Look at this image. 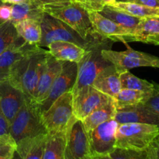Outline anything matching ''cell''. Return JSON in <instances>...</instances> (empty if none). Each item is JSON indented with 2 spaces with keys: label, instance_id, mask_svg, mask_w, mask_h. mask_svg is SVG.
I'll return each mask as SVG.
<instances>
[{
  "label": "cell",
  "instance_id": "cell-42",
  "mask_svg": "<svg viewBox=\"0 0 159 159\" xmlns=\"http://www.w3.org/2000/svg\"><path fill=\"white\" fill-rule=\"evenodd\" d=\"M115 1H116V2H126L128 0H115Z\"/></svg>",
  "mask_w": 159,
  "mask_h": 159
},
{
  "label": "cell",
  "instance_id": "cell-24",
  "mask_svg": "<svg viewBox=\"0 0 159 159\" xmlns=\"http://www.w3.org/2000/svg\"><path fill=\"white\" fill-rule=\"evenodd\" d=\"M116 106L113 99L105 105L92 112L86 117L82 120V122L87 133L89 134L95 127L100 125L102 123L109 120L113 119L116 113Z\"/></svg>",
  "mask_w": 159,
  "mask_h": 159
},
{
  "label": "cell",
  "instance_id": "cell-7",
  "mask_svg": "<svg viewBox=\"0 0 159 159\" xmlns=\"http://www.w3.org/2000/svg\"><path fill=\"white\" fill-rule=\"evenodd\" d=\"M65 159H92L88 133L81 120L75 116L70 120L65 132Z\"/></svg>",
  "mask_w": 159,
  "mask_h": 159
},
{
  "label": "cell",
  "instance_id": "cell-43",
  "mask_svg": "<svg viewBox=\"0 0 159 159\" xmlns=\"http://www.w3.org/2000/svg\"><path fill=\"white\" fill-rule=\"evenodd\" d=\"M2 2H1V1H0V5H1V4H2ZM3 23V22H2V21H1V20H0V23Z\"/></svg>",
  "mask_w": 159,
  "mask_h": 159
},
{
  "label": "cell",
  "instance_id": "cell-39",
  "mask_svg": "<svg viewBox=\"0 0 159 159\" xmlns=\"http://www.w3.org/2000/svg\"><path fill=\"white\" fill-rule=\"evenodd\" d=\"M36 1L40 3V5H42V6H43V5L54 4V3L62 2L71 1V0H36Z\"/></svg>",
  "mask_w": 159,
  "mask_h": 159
},
{
  "label": "cell",
  "instance_id": "cell-30",
  "mask_svg": "<svg viewBox=\"0 0 159 159\" xmlns=\"http://www.w3.org/2000/svg\"><path fill=\"white\" fill-rule=\"evenodd\" d=\"M111 6L127 12L134 16L144 18V17L159 16V8H151L137 3L129 2H115Z\"/></svg>",
  "mask_w": 159,
  "mask_h": 159
},
{
  "label": "cell",
  "instance_id": "cell-27",
  "mask_svg": "<svg viewBox=\"0 0 159 159\" xmlns=\"http://www.w3.org/2000/svg\"><path fill=\"white\" fill-rule=\"evenodd\" d=\"M153 91L141 92L122 89L120 93L116 95V97L113 99L116 108H122V107H129V106L142 104L152 96Z\"/></svg>",
  "mask_w": 159,
  "mask_h": 159
},
{
  "label": "cell",
  "instance_id": "cell-25",
  "mask_svg": "<svg viewBox=\"0 0 159 159\" xmlns=\"http://www.w3.org/2000/svg\"><path fill=\"white\" fill-rule=\"evenodd\" d=\"M18 35L29 44L38 45L41 38L40 22L26 20L13 23Z\"/></svg>",
  "mask_w": 159,
  "mask_h": 159
},
{
  "label": "cell",
  "instance_id": "cell-12",
  "mask_svg": "<svg viewBox=\"0 0 159 159\" xmlns=\"http://www.w3.org/2000/svg\"><path fill=\"white\" fill-rule=\"evenodd\" d=\"M112 99L113 98L99 92L93 85L85 87L73 95L74 116L82 120L92 112Z\"/></svg>",
  "mask_w": 159,
  "mask_h": 159
},
{
  "label": "cell",
  "instance_id": "cell-38",
  "mask_svg": "<svg viewBox=\"0 0 159 159\" xmlns=\"http://www.w3.org/2000/svg\"><path fill=\"white\" fill-rule=\"evenodd\" d=\"M9 134V124L0 111V136Z\"/></svg>",
  "mask_w": 159,
  "mask_h": 159
},
{
  "label": "cell",
  "instance_id": "cell-44",
  "mask_svg": "<svg viewBox=\"0 0 159 159\" xmlns=\"http://www.w3.org/2000/svg\"><path fill=\"white\" fill-rule=\"evenodd\" d=\"M158 140H159V137H158Z\"/></svg>",
  "mask_w": 159,
  "mask_h": 159
},
{
  "label": "cell",
  "instance_id": "cell-11",
  "mask_svg": "<svg viewBox=\"0 0 159 159\" xmlns=\"http://www.w3.org/2000/svg\"><path fill=\"white\" fill-rule=\"evenodd\" d=\"M118 123L109 120L95 127L88 134L92 155H110L116 148V131Z\"/></svg>",
  "mask_w": 159,
  "mask_h": 159
},
{
  "label": "cell",
  "instance_id": "cell-32",
  "mask_svg": "<svg viewBox=\"0 0 159 159\" xmlns=\"http://www.w3.org/2000/svg\"><path fill=\"white\" fill-rule=\"evenodd\" d=\"M113 159H149L147 151L115 148L110 154Z\"/></svg>",
  "mask_w": 159,
  "mask_h": 159
},
{
  "label": "cell",
  "instance_id": "cell-10",
  "mask_svg": "<svg viewBox=\"0 0 159 159\" xmlns=\"http://www.w3.org/2000/svg\"><path fill=\"white\" fill-rule=\"evenodd\" d=\"M78 65L75 62L63 61L61 70L56 77L49 90L48 97L40 103L41 112L46 111L53 102L64 93L72 92L76 82Z\"/></svg>",
  "mask_w": 159,
  "mask_h": 159
},
{
  "label": "cell",
  "instance_id": "cell-19",
  "mask_svg": "<svg viewBox=\"0 0 159 159\" xmlns=\"http://www.w3.org/2000/svg\"><path fill=\"white\" fill-rule=\"evenodd\" d=\"M128 42L159 45V16L141 18Z\"/></svg>",
  "mask_w": 159,
  "mask_h": 159
},
{
  "label": "cell",
  "instance_id": "cell-16",
  "mask_svg": "<svg viewBox=\"0 0 159 159\" xmlns=\"http://www.w3.org/2000/svg\"><path fill=\"white\" fill-rule=\"evenodd\" d=\"M113 119L118 123V124L141 123L155 124L159 127L158 116L152 113L143 104L116 108Z\"/></svg>",
  "mask_w": 159,
  "mask_h": 159
},
{
  "label": "cell",
  "instance_id": "cell-6",
  "mask_svg": "<svg viewBox=\"0 0 159 159\" xmlns=\"http://www.w3.org/2000/svg\"><path fill=\"white\" fill-rule=\"evenodd\" d=\"M41 26V38L39 43V47H48L54 41H68L79 45L86 49L91 41L82 38L72 28L61 21L58 19L51 16L44 12L43 19L40 22Z\"/></svg>",
  "mask_w": 159,
  "mask_h": 159
},
{
  "label": "cell",
  "instance_id": "cell-36",
  "mask_svg": "<svg viewBox=\"0 0 159 159\" xmlns=\"http://www.w3.org/2000/svg\"><path fill=\"white\" fill-rule=\"evenodd\" d=\"M11 13H12V5L2 3L0 5V20L2 22H6L10 20Z\"/></svg>",
  "mask_w": 159,
  "mask_h": 159
},
{
  "label": "cell",
  "instance_id": "cell-4",
  "mask_svg": "<svg viewBox=\"0 0 159 159\" xmlns=\"http://www.w3.org/2000/svg\"><path fill=\"white\" fill-rule=\"evenodd\" d=\"M48 132L43 124L40 103L26 97L24 102L9 126V134L16 144L22 140Z\"/></svg>",
  "mask_w": 159,
  "mask_h": 159
},
{
  "label": "cell",
  "instance_id": "cell-31",
  "mask_svg": "<svg viewBox=\"0 0 159 159\" xmlns=\"http://www.w3.org/2000/svg\"><path fill=\"white\" fill-rule=\"evenodd\" d=\"M17 144L9 134L0 136V159H13Z\"/></svg>",
  "mask_w": 159,
  "mask_h": 159
},
{
  "label": "cell",
  "instance_id": "cell-29",
  "mask_svg": "<svg viewBox=\"0 0 159 159\" xmlns=\"http://www.w3.org/2000/svg\"><path fill=\"white\" fill-rule=\"evenodd\" d=\"M21 41H23V40L18 35L15 26L11 20L0 23V54Z\"/></svg>",
  "mask_w": 159,
  "mask_h": 159
},
{
  "label": "cell",
  "instance_id": "cell-2",
  "mask_svg": "<svg viewBox=\"0 0 159 159\" xmlns=\"http://www.w3.org/2000/svg\"><path fill=\"white\" fill-rule=\"evenodd\" d=\"M113 41L96 36L86 48L83 57L78 62L76 82L72 89V95L82 89L93 85L96 76L102 69L112 65L102 56V51L110 48Z\"/></svg>",
  "mask_w": 159,
  "mask_h": 159
},
{
  "label": "cell",
  "instance_id": "cell-41",
  "mask_svg": "<svg viewBox=\"0 0 159 159\" xmlns=\"http://www.w3.org/2000/svg\"><path fill=\"white\" fill-rule=\"evenodd\" d=\"M92 159H113L110 157V155H96L93 156Z\"/></svg>",
  "mask_w": 159,
  "mask_h": 159
},
{
  "label": "cell",
  "instance_id": "cell-33",
  "mask_svg": "<svg viewBox=\"0 0 159 159\" xmlns=\"http://www.w3.org/2000/svg\"><path fill=\"white\" fill-rule=\"evenodd\" d=\"M88 11L100 12L105 6H111L116 2L115 0H77Z\"/></svg>",
  "mask_w": 159,
  "mask_h": 159
},
{
  "label": "cell",
  "instance_id": "cell-8",
  "mask_svg": "<svg viewBox=\"0 0 159 159\" xmlns=\"http://www.w3.org/2000/svg\"><path fill=\"white\" fill-rule=\"evenodd\" d=\"M125 44L127 46V43ZM102 54L121 72L138 67L159 68V57L147 53L135 51L129 46H127V49L124 51H115L110 48L103 49Z\"/></svg>",
  "mask_w": 159,
  "mask_h": 159
},
{
  "label": "cell",
  "instance_id": "cell-21",
  "mask_svg": "<svg viewBox=\"0 0 159 159\" xmlns=\"http://www.w3.org/2000/svg\"><path fill=\"white\" fill-rule=\"evenodd\" d=\"M48 134H41L34 138H27L17 144L18 159H43Z\"/></svg>",
  "mask_w": 159,
  "mask_h": 159
},
{
  "label": "cell",
  "instance_id": "cell-26",
  "mask_svg": "<svg viewBox=\"0 0 159 159\" xmlns=\"http://www.w3.org/2000/svg\"><path fill=\"white\" fill-rule=\"evenodd\" d=\"M65 132L66 130L48 134L43 159H65Z\"/></svg>",
  "mask_w": 159,
  "mask_h": 159
},
{
  "label": "cell",
  "instance_id": "cell-20",
  "mask_svg": "<svg viewBox=\"0 0 159 159\" xmlns=\"http://www.w3.org/2000/svg\"><path fill=\"white\" fill-rule=\"evenodd\" d=\"M49 53L56 59L61 61L78 63L85 54V48L68 41H54L48 46Z\"/></svg>",
  "mask_w": 159,
  "mask_h": 159
},
{
  "label": "cell",
  "instance_id": "cell-1",
  "mask_svg": "<svg viewBox=\"0 0 159 159\" xmlns=\"http://www.w3.org/2000/svg\"><path fill=\"white\" fill-rule=\"evenodd\" d=\"M47 53L48 51L37 46L14 65L9 75L8 81L29 99H34V91Z\"/></svg>",
  "mask_w": 159,
  "mask_h": 159
},
{
  "label": "cell",
  "instance_id": "cell-23",
  "mask_svg": "<svg viewBox=\"0 0 159 159\" xmlns=\"http://www.w3.org/2000/svg\"><path fill=\"white\" fill-rule=\"evenodd\" d=\"M99 12L103 16L110 19L112 21L116 23V24L120 26L121 27L125 29L131 35L134 33L135 30L138 27L141 19L139 17L130 15V14L116 9L111 6H105Z\"/></svg>",
  "mask_w": 159,
  "mask_h": 159
},
{
  "label": "cell",
  "instance_id": "cell-5",
  "mask_svg": "<svg viewBox=\"0 0 159 159\" xmlns=\"http://www.w3.org/2000/svg\"><path fill=\"white\" fill-rule=\"evenodd\" d=\"M159 137V127L155 124L130 123L118 124L116 148L145 150Z\"/></svg>",
  "mask_w": 159,
  "mask_h": 159
},
{
  "label": "cell",
  "instance_id": "cell-40",
  "mask_svg": "<svg viewBox=\"0 0 159 159\" xmlns=\"http://www.w3.org/2000/svg\"><path fill=\"white\" fill-rule=\"evenodd\" d=\"M2 2L6 3V4L9 5H16V4H20V3L24 2L26 0H0Z\"/></svg>",
  "mask_w": 159,
  "mask_h": 159
},
{
  "label": "cell",
  "instance_id": "cell-3",
  "mask_svg": "<svg viewBox=\"0 0 159 159\" xmlns=\"http://www.w3.org/2000/svg\"><path fill=\"white\" fill-rule=\"evenodd\" d=\"M43 9L44 12L66 23L88 41L97 35L93 32L89 11L79 2L71 0L43 5Z\"/></svg>",
  "mask_w": 159,
  "mask_h": 159
},
{
  "label": "cell",
  "instance_id": "cell-22",
  "mask_svg": "<svg viewBox=\"0 0 159 159\" xmlns=\"http://www.w3.org/2000/svg\"><path fill=\"white\" fill-rule=\"evenodd\" d=\"M44 15L43 6L36 0H26L20 4L12 5L10 20L12 23L26 20L41 22Z\"/></svg>",
  "mask_w": 159,
  "mask_h": 159
},
{
  "label": "cell",
  "instance_id": "cell-13",
  "mask_svg": "<svg viewBox=\"0 0 159 159\" xmlns=\"http://www.w3.org/2000/svg\"><path fill=\"white\" fill-rule=\"evenodd\" d=\"M93 32L104 39H109L113 42L120 41L124 43L128 42L131 34L112 21L110 19L101 15L99 12L89 11Z\"/></svg>",
  "mask_w": 159,
  "mask_h": 159
},
{
  "label": "cell",
  "instance_id": "cell-9",
  "mask_svg": "<svg viewBox=\"0 0 159 159\" xmlns=\"http://www.w3.org/2000/svg\"><path fill=\"white\" fill-rule=\"evenodd\" d=\"M73 116L72 92L64 93L42 113L43 124L48 134L66 130Z\"/></svg>",
  "mask_w": 159,
  "mask_h": 159
},
{
  "label": "cell",
  "instance_id": "cell-37",
  "mask_svg": "<svg viewBox=\"0 0 159 159\" xmlns=\"http://www.w3.org/2000/svg\"><path fill=\"white\" fill-rule=\"evenodd\" d=\"M129 2L137 3L151 8H159V0H128Z\"/></svg>",
  "mask_w": 159,
  "mask_h": 159
},
{
  "label": "cell",
  "instance_id": "cell-34",
  "mask_svg": "<svg viewBox=\"0 0 159 159\" xmlns=\"http://www.w3.org/2000/svg\"><path fill=\"white\" fill-rule=\"evenodd\" d=\"M143 105L147 107L149 110L156 114L159 117V85L155 83V89L152 96L143 102Z\"/></svg>",
  "mask_w": 159,
  "mask_h": 159
},
{
  "label": "cell",
  "instance_id": "cell-35",
  "mask_svg": "<svg viewBox=\"0 0 159 159\" xmlns=\"http://www.w3.org/2000/svg\"><path fill=\"white\" fill-rule=\"evenodd\" d=\"M149 159H159V140L158 138L152 141L146 148Z\"/></svg>",
  "mask_w": 159,
  "mask_h": 159
},
{
  "label": "cell",
  "instance_id": "cell-18",
  "mask_svg": "<svg viewBox=\"0 0 159 159\" xmlns=\"http://www.w3.org/2000/svg\"><path fill=\"white\" fill-rule=\"evenodd\" d=\"M120 73L121 71L113 65H109L99 73L92 85L101 93L114 99L122 89Z\"/></svg>",
  "mask_w": 159,
  "mask_h": 159
},
{
  "label": "cell",
  "instance_id": "cell-28",
  "mask_svg": "<svg viewBox=\"0 0 159 159\" xmlns=\"http://www.w3.org/2000/svg\"><path fill=\"white\" fill-rule=\"evenodd\" d=\"M121 89L137 90L141 92H152L155 89V82H149L137 77L129 71L120 73Z\"/></svg>",
  "mask_w": 159,
  "mask_h": 159
},
{
  "label": "cell",
  "instance_id": "cell-17",
  "mask_svg": "<svg viewBox=\"0 0 159 159\" xmlns=\"http://www.w3.org/2000/svg\"><path fill=\"white\" fill-rule=\"evenodd\" d=\"M37 46L29 44L23 40L12 45L0 54V82L8 81L14 65Z\"/></svg>",
  "mask_w": 159,
  "mask_h": 159
},
{
  "label": "cell",
  "instance_id": "cell-15",
  "mask_svg": "<svg viewBox=\"0 0 159 159\" xmlns=\"http://www.w3.org/2000/svg\"><path fill=\"white\" fill-rule=\"evenodd\" d=\"M26 96L23 92L13 86L9 81L0 82V111L9 126L24 102Z\"/></svg>",
  "mask_w": 159,
  "mask_h": 159
},
{
  "label": "cell",
  "instance_id": "cell-14",
  "mask_svg": "<svg viewBox=\"0 0 159 159\" xmlns=\"http://www.w3.org/2000/svg\"><path fill=\"white\" fill-rule=\"evenodd\" d=\"M62 62L53 57L48 51L34 95V100L39 103H41L48 97L54 79L61 70Z\"/></svg>",
  "mask_w": 159,
  "mask_h": 159
},
{
  "label": "cell",
  "instance_id": "cell-45",
  "mask_svg": "<svg viewBox=\"0 0 159 159\" xmlns=\"http://www.w3.org/2000/svg\"><path fill=\"white\" fill-rule=\"evenodd\" d=\"M74 1H77V0H74Z\"/></svg>",
  "mask_w": 159,
  "mask_h": 159
}]
</instances>
